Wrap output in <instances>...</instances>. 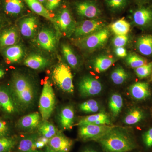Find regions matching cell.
Listing matches in <instances>:
<instances>
[{
  "label": "cell",
  "mask_w": 152,
  "mask_h": 152,
  "mask_svg": "<svg viewBox=\"0 0 152 152\" xmlns=\"http://www.w3.org/2000/svg\"><path fill=\"white\" fill-rule=\"evenodd\" d=\"M144 112L138 108H133L127 113L123 122L128 125H134L140 123L144 118Z\"/></svg>",
  "instance_id": "29"
},
{
  "label": "cell",
  "mask_w": 152,
  "mask_h": 152,
  "mask_svg": "<svg viewBox=\"0 0 152 152\" xmlns=\"http://www.w3.org/2000/svg\"><path fill=\"white\" fill-rule=\"evenodd\" d=\"M11 23L3 14L0 13V31L4 27L12 23Z\"/></svg>",
  "instance_id": "45"
},
{
  "label": "cell",
  "mask_w": 152,
  "mask_h": 152,
  "mask_svg": "<svg viewBox=\"0 0 152 152\" xmlns=\"http://www.w3.org/2000/svg\"><path fill=\"white\" fill-rule=\"evenodd\" d=\"M23 64L34 70L44 69L50 64V60L43 55L37 53L30 54L25 59Z\"/></svg>",
  "instance_id": "20"
},
{
  "label": "cell",
  "mask_w": 152,
  "mask_h": 152,
  "mask_svg": "<svg viewBox=\"0 0 152 152\" xmlns=\"http://www.w3.org/2000/svg\"><path fill=\"white\" fill-rule=\"evenodd\" d=\"M38 1H39L41 3H42V4H43L44 5V6H45V3L46 2V0H38Z\"/></svg>",
  "instance_id": "50"
},
{
  "label": "cell",
  "mask_w": 152,
  "mask_h": 152,
  "mask_svg": "<svg viewBox=\"0 0 152 152\" xmlns=\"http://www.w3.org/2000/svg\"><path fill=\"white\" fill-rule=\"evenodd\" d=\"M129 37L127 35H115L113 38L112 43L115 48L124 47L127 44Z\"/></svg>",
  "instance_id": "40"
},
{
  "label": "cell",
  "mask_w": 152,
  "mask_h": 152,
  "mask_svg": "<svg viewBox=\"0 0 152 152\" xmlns=\"http://www.w3.org/2000/svg\"><path fill=\"white\" fill-rule=\"evenodd\" d=\"M81 152H97L95 150L93 149L89 148H87L83 150Z\"/></svg>",
  "instance_id": "47"
},
{
  "label": "cell",
  "mask_w": 152,
  "mask_h": 152,
  "mask_svg": "<svg viewBox=\"0 0 152 152\" xmlns=\"http://www.w3.org/2000/svg\"><path fill=\"white\" fill-rule=\"evenodd\" d=\"M59 35L56 30L49 27H42L39 28L34 38V42L41 50L48 53H53L58 47Z\"/></svg>",
  "instance_id": "7"
},
{
  "label": "cell",
  "mask_w": 152,
  "mask_h": 152,
  "mask_svg": "<svg viewBox=\"0 0 152 152\" xmlns=\"http://www.w3.org/2000/svg\"><path fill=\"white\" fill-rule=\"evenodd\" d=\"M56 104L54 91L50 82L47 80L44 83L39 100V110L42 121H48L50 117Z\"/></svg>",
  "instance_id": "8"
},
{
  "label": "cell",
  "mask_w": 152,
  "mask_h": 152,
  "mask_svg": "<svg viewBox=\"0 0 152 152\" xmlns=\"http://www.w3.org/2000/svg\"><path fill=\"white\" fill-rule=\"evenodd\" d=\"M73 142L59 132L49 140L48 145L56 152H70Z\"/></svg>",
  "instance_id": "19"
},
{
  "label": "cell",
  "mask_w": 152,
  "mask_h": 152,
  "mask_svg": "<svg viewBox=\"0 0 152 152\" xmlns=\"http://www.w3.org/2000/svg\"><path fill=\"white\" fill-rule=\"evenodd\" d=\"M79 109L86 113H96L99 110V105L96 101L90 99L80 104Z\"/></svg>",
  "instance_id": "36"
},
{
  "label": "cell",
  "mask_w": 152,
  "mask_h": 152,
  "mask_svg": "<svg viewBox=\"0 0 152 152\" xmlns=\"http://www.w3.org/2000/svg\"><path fill=\"white\" fill-rule=\"evenodd\" d=\"M31 12L24 0H0V13L11 22L16 21Z\"/></svg>",
  "instance_id": "6"
},
{
  "label": "cell",
  "mask_w": 152,
  "mask_h": 152,
  "mask_svg": "<svg viewBox=\"0 0 152 152\" xmlns=\"http://www.w3.org/2000/svg\"><path fill=\"white\" fill-rule=\"evenodd\" d=\"M42 122L41 115L38 112H35L22 117L18 121L17 126L23 132H31L38 129Z\"/></svg>",
  "instance_id": "15"
},
{
  "label": "cell",
  "mask_w": 152,
  "mask_h": 152,
  "mask_svg": "<svg viewBox=\"0 0 152 152\" xmlns=\"http://www.w3.org/2000/svg\"><path fill=\"white\" fill-rule=\"evenodd\" d=\"M6 73L5 70L3 68L0 67V80L4 77Z\"/></svg>",
  "instance_id": "46"
},
{
  "label": "cell",
  "mask_w": 152,
  "mask_h": 152,
  "mask_svg": "<svg viewBox=\"0 0 152 152\" xmlns=\"http://www.w3.org/2000/svg\"><path fill=\"white\" fill-rule=\"evenodd\" d=\"M115 54L119 58H125L128 56L126 50L124 47H118L115 48Z\"/></svg>",
  "instance_id": "44"
},
{
  "label": "cell",
  "mask_w": 152,
  "mask_h": 152,
  "mask_svg": "<svg viewBox=\"0 0 152 152\" xmlns=\"http://www.w3.org/2000/svg\"><path fill=\"white\" fill-rule=\"evenodd\" d=\"M126 62L129 66L134 69L147 63L144 58L135 53H130L127 56Z\"/></svg>",
  "instance_id": "35"
},
{
  "label": "cell",
  "mask_w": 152,
  "mask_h": 152,
  "mask_svg": "<svg viewBox=\"0 0 152 152\" xmlns=\"http://www.w3.org/2000/svg\"><path fill=\"white\" fill-rule=\"evenodd\" d=\"M106 23L99 19H86L77 23L72 36L75 40L81 39L106 28Z\"/></svg>",
  "instance_id": "11"
},
{
  "label": "cell",
  "mask_w": 152,
  "mask_h": 152,
  "mask_svg": "<svg viewBox=\"0 0 152 152\" xmlns=\"http://www.w3.org/2000/svg\"><path fill=\"white\" fill-rule=\"evenodd\" d=\"M55 29L66 37H72L75 29L77 23L74 19L70 9L65 2L54 14Z\"/></svg>",
  "instance_id": "3"
},
{
  "label": "cell",
  "mask_w": 152,
  "mask_h": 152,
  "mask_svg": "<svg viewBox=\"0 0 152 152\" xmlns=\"http://www.w3.org/2000/svg\"><path fill=\"white\" fill-rule=\"evenodd\" d=\"M45 152H56L55 151H54L52 149V148H51L48 145H47L46 147L45 151Z\"/></svg>",
  "instance_id": "49"
},
{
  "label": "cell",
  "mask_w": 152,
  "mask_h": 152,
  "mask_svg": "<svg viewBox=\"0 0 152 152\" xmlns=\"http://www.w3.org/2000/svg\"><path fill=\"white\" fill-rule=\"evenodd\" d=\"M137 2L140 3L141 4H146L147 3H148L151 0H136Z\"/></svg>",
  "instance_id": "48"
},
{
  "label": "cell",
  "mask_w": 152,
  "mask_h": 152,
  "mask_svg": "<svg viewBox=\"0 0 152 152\" xmlns=\"http://www.w3.org/2000/svg\"><path fill=\"white\" fill-rule=\"evenodd\" d=\"M53 82L64 92L73 94L74 86L70 67L66 63L61 62L55 66L52 71Z\"/></svg>",
  "instance_id": "4"
},
{
  "label": "cell",
  "mask_w": 152,
  "mask_h": 152,
  "mask_svg": "<svg viewBox=\"0 0 152 152\" xmlns=\"http://www.w3.org/2000/svg\"><path fill=\"white\" fill-rule=\"evenodd\" d=\"M75 119V111L72 106L64 107L60 111L58 121L63 130H70L72 128Z\"/></svg>",
  "instance_id": "21"
},
{
  "label": "cell",
  "mask_w": 152,
  "mask_h": 152,
  "mask_svg": "<svg viewBox=\"0 0 152 152\" xmlns=\"http://www.w3.org/2000/svg\"><path fill=\"white\" fill-rule=\"evenodd\" d=\"M132 20L134 24L139 27H150L152 26V9L146 7L137 9L133 12Z\"/></svg>",
  "instance_id": "16"
},
{
  "label": "cell",
  "mask_w": 152,
  "mask_h": 152,
  "mask_svg": "<svg viewBox=\"0 0 152 152\" xmlns=\"http://www.w3.org/2000/svg\"><path fill=\"white\" fill-rule=\"evenodd\" d=\"M108 9L112 12H119L127 6L128 0H104Z\"/></svg>",
  "instance_id": "34"
},
{
  "label": "cell",
  "mask_w": 152,
  "mask_h": 152,
  "mask_svg": "<svg viewBox=\"0 0 152 152\" xmlns=\"http://www.w3.org/2000/svg\"><path fill=\"white\" fill-rule=\"evenodd\" d=\"M38 130L40 135L49 140L59 132L54 125L47 121L42 122Z\"/></svg>",
  "instance_id": "32"
},
{
  "label": "cell",
  "mask_w": 152,
  "mask_h": 152,
  "mask_svg": "<svg viewBox=\"0 0 152 152\" xmlns=\"http://www.w3.org/2000/svg\"><path fill=\"white\" fill-rule=\"evenodd\" d=\"M49 141V139L40 135L35 142L36 148L37 149L41 151L42 149L48 145Z\"/></svg>",
  "instance_id": "42"
},
{
  "label": "cell",
  "mask_w": 152,
  "mask_h": 152,
  "mask_svg": "<svg viewBox=\"0 0 152 152\" xmlns=\"http://www.w3.org/2000/svg\"><path fill=\"white\" fill-rule=\"evenodd\" d=\"M136 47L140 53L145 56H152V35L146 34L138 38Z\"/></svg>",
  "instance_id": "27"
},
{
  "label": "cell",
  "mask_w": 152,
  "mask_h": 152,
  "mask_svg": "<svg viewBox=\"0 0 152 152\" xmlns=\"http://www.w3.org/2000/svg\"><path fill=\"white\" fill-rule=\"evenodd\" d=\"M0 108L9 115L18 112L8 87L4 86H0Z\"/></svg>",
  "instance_id": "18"
},
{
  "label": "cell",
  "mask_w": 152,
  "mask_h": 152,
  "mask_svg": "<svg viewBox=\"0 0 152 152\" xmlns=\"http://www.w3.org/2000/svg\"><path fill=\"white\" fill-rule=\"evenodd\" d=\"M21 37L27 39H34L39 28V19L33 13L20 18L16 21Z\"/></svg>",
  "instance_id": "10"
},
{
  "label": "cell",
  "mask_w": 152,
  "mask_h": 152,
  "mask_svg": "<svg viewBox=\"0 0 152 152\" xmlns=\"http://www.w3.org/2000/svg\"><path fill=\"white\" fill-rule=\"evenodd\" d=\"M96 142L104 152H129L136 147L134 141L127 132L115 127Z\"/></svg>",
  "instance_id": "2"
},
{
  "label": "cell",
  "mask_w": 152,
  "mask_h": 152,
  "mask_svg": "<svg viewBox=\"0 0 152 152\" xmlns=\"http://www.w3.org/2000/svg\"><path fill=\"white\" fill-rule=\"evenodd\" d=\"M80 94L84 97L99 94L102 90V85L94 77L86 76L82 77L78 83Z\"/></svg>",
  "instance_id": "14"
},
{
  "label": "cell",
  "mask_w": 152,
  "mask_h": 152,
  "mask_svg": "<svg viewBox=\"0 0 152 152\" xmlns=\"http://www.w3.org/2000/svg\"><path fill=\"white\" fill-rule=\"evenodd\" d=\"M10 133V129L7 123L0 120V137H7Z\"/></svg>",
  "instance_id": "43"
},
{
  "label": "cell",
  "mask_w": 152,
  "mask_h": 152,
  "mask_svg": "<svg viewBox=\"0 0 152 152\" xmlns=\"http://www.w3.org/2000/svg\"><path fill=\"white\" fill-rule=\"evenodd\" d=\"M40 135L39 133H31L21 139L18 144V150L20 152H42L37 149L35 142Z\"/></svg>",
  "instance_id": "24"
},
{
  "label": "cell",
  "mask_w": 152,
  "mask_h": 152,
  "mask_svg": "<svg viewBox=\"0 0 152 152\" xmlns=\"http://www.w3.org/2000/svg\"><path fill=\"white\" fill-rule=\"evenodd\" d=\"M123 99L120 94L115 93L111 96L109 100V107L113 116H118L122 109Z\"/></svg>",
  "instance_id": "30"
},
{
  "label": "cell",
  "mask_w": 152,
  "mask_h": 152,
  "mask_svg": "<svg viewBox=\"0 0 152 152\" xmlns=\"http://www.w3.org/2000/svg\"><path fill=\"white\" fill-rule=\"evenodd\" d=\"M143 140L146 146L151 148L152 146V128L144 133L142 136Z\"/></svg>",
  "instance_id": "41"
},
{
  "label": "cell",
  "mask_w": 152,
  "mask_h": 152,
  "mask_svg": "<svg viewBox=\"0 0 152 152\" xmlns=\"http://www.w3.org/2000/svg\"><path fill=\"white\" fill-rule=\"evenodd\" d=\"M18 112L32 108L35 104L37 90L33 79L26 74L15 72L8 87Z\"/></svg>",
  "instance_id": "1"
},
{
  "label": "cell",
  "mask_w": 152,
  "mask_h": 152,
  "mask_svg": "<svg viewBox=\"0 0 152 152\" xmlns=\"http://www.w3.org/2000/svg\"><path fill=\"white\" fill-rule=\"evenodd\" d=\"M138 77L142 79L146 78L151 75L152 72V62L147 63L144 65L134 69Z\"/></svg>",
  "instance_id": "38"
},
{
  "label": "cell",
  "mask_w": 152,
  "mask_h": 152,
  "mask_svg": "<svg viewBox=\"0 0 152 152\" xmlns=\"http://www.w3.org/2000/svg\"><path fill=\"white\" fill-rule=\"evenodd\" d=\"M76 14L81 18L99 19L102 12L95 0H77L72 4Z\"/></svg>",
  "instance_id": "9"
},
{
  "label": "cell",
  "mask_w": 152,
  "mask_h": 152,
  "mask_svg": "<svg viewBox=\"0 0 152 152\" xmlns=\"http://www.w3.org/2000/svg\"><path fill=\"white\" fill-rule=\"evenodd\" d=\"M109 36V30L105 28L85 37L76 39L75 44L83 51L92 52L104 45Z\"/></svg>",
  "instance_id": "5"
},
{
  "label": "cell",
  "mask_w": 152,
  "mask_h": 152,
  "mask_svg": "<svg viewBox=\"0 0 152 152\" xmlns=\"http://www.w3.org/2000/svg\"><path fill=\"white\" fill-rule=\"evenodd\" d=\"M129 78V75L126 71L121 66H118L114 69L111 74V79L115 84H123Z\"/></svg>",
  "instance_id": "33"
},
{
  "label": "cell",
  "mask_w": 152,
  "mask_h": 152,
  "mask_svg": "<svg viewBox=\"0 0 152 152\" xmlns=\"http://www.w3.org/2000/svg\"><path fill=\"white\" fill-rule=\"evenodd\" d=\"M32 12L38 16L43 17L51 22L55 28L53 17L48 11L45 6L38 0H24Z\"/></svg>",
  "instance_id": "23"
},
{
  "label": "cell",
  "mask_w": 152,
  "mask_h": 152,
  "mask_svg": "<svg viewBox=\"0 0 152 152\" xmlns=\"http://www.w3.org/2000/svg\"><path fill=\"white\" fill-rule=\"evenodd\" d=\"M115 62L113 57L107 55H101L95 58L92 62L93 69L97 73L107 71Z\"/></svg>",
  "instance_id": "26"
},
{
  "label": "cell",
  "mask_w": 152,
  "mask_h": 152,
  "mask_svg": "<svg viewBox=\"0 0 152 152\" xmlns=\"http://www.w3.org/2000/svg\"><path fill=\"white\" fill-rule=\"evenodd\" d=\"M21 36L18 26L11 23L0 31V51L3 49L19 43Z\"/></svg>",
  "instance_id": "13"
},
{
  "label": "cell",
  "mask_w": 152,
  "mask_h": 152,
  "mask_svg": "<svg viewBox=\"0 0 152 152\" xmlns=\"http://www.w3.org/2000/svg\"><path fill=\"white\" fill-rule=\"evenodd\" d=\"M110 28L116 35H125L129 32L131 25L125 19H121L114 22Z\"/></svg>",
  "instance_id": "31"
},
{
  "label": "cell",
  "mask_w": 152,
  "mask_h": 152,
  "mask_svg": "<svg viewBox=\"0 0 152 152\" xmlns=\"http://www.w3.org/2000/svg\"><path fill=\"white\" fill-rule=\"evenodd\" d=\"M110 120L109 116L105 113L101 112L83 117L76 125L80 126L87 124L110 125Z\"/></svg>",
  "instance_id": "25"
},
{
  "label": "cell",
  "mask_w": 152,
  "mask_h": 152,
  "mask_svg": "<svg viewBox=\"0 0 152 152\" xmlns=\"http://www.w3.org/2000/svg\"><path fill=\"white\" fill-rule=\"evenodd\" d=\"M114 127L108 125L87 124L80 126L79 138L84 141H97Z\"/></svg>",
  "instance_id": "12"
},
{
  "label": "cell",
  "mask_w": 152,
  "mask_h": 152,
  "mask_svg": "<svg viewBox=\"0 0 152 152\" xmlns=\"http://www.w3.org/2000/svg\"><path fill=\"white\" fill-rule=\"evenodd\" d=\"M16 144V141L13 138L0 137V152H10Z\"/></svg>",
  "instance_id": "37"
},
{
  "label": "cell",
  "mask_w": 152,
  "mask_h": 152,
  "mask_svg": "<svg viewBox=\"0 0 152 152\" xmlns=\"http://www.w3.org/2000/svg\"><path fill=\"white\" fill-rule=\"evenodd\" d=\"M0 52L6 61L12 64L20 62L25 54L24 48L19 43L3 49Z\"/></svg>",
  "instance_id": "17"
},
{
  "label": "cell",
  "mask_w": 152,
  "mask_h": 152,
  "mask_svg": "<svg viewBox=\"0 0 152 152\" xmlns=\"http://www.w3.org/2000/svg\"><path fill=\"white\" fill-rule=\"evenodd\" d=\"M64 3V0H46L44 6L52 15L54 14Z\"/></svg>",
  "instance_id": "39"
},
{
  "label": "cell",
  "mask_w": 152,
  "mask_h": 152,
  "mask_svg": "<svg viewBox=\"0 0 152 152\" xmlns=\"http://www.w3.org/2000/svg\"><path fill=\"white\" fill-rule=\"evenodd\" d=\"M61 51L68 65L73 69H77L80 62L77 56L72 47L68 44H63L61 46Z\"/></svg>",
  "instance_id": "28"
},
{
  "label": "cell",
  "mask_w": 152,
  "mask_h": 152,
  "mask_svg": "<svg viewBox=\"0 0 152 152\" xmlns=\"http://www.w3.org/2000/svg\"><path fill=\"white\" fill-rule=\"evenodd\" d=\"M129 91L132 97L137 100H144L151 96L149 85L145 82H137L130 87Z\"/></svg>",
  "instance_id": "22"
}]
</instances>
